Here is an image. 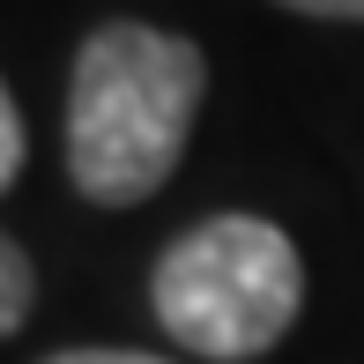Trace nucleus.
Segmentation results:
<instances>
[{"label": "nucleus", "instance_id": "nucleus-1", "mask_svg": "<svg viewBox=\"0 0 364 364\" xmlns=\"http://www.w3.org/2000/svg\"><path fill=\"white\" fill-rule=\"evenodd\" d=\"M208 53L156 23H97L68 68V178L90 208H141L186 164Z\"/></svg>", "mask_w": 364, "mask_h": 364}, {"label": "nucleus", "instance_id": "nucleus-2", "mask_svg": "<svg viewBox=\"0 0 364 364\" xmlns=\"http://www.w3.org/2000/svg\"><path fill=\"white\" fill-rule=\"evenodd\" d=\"M305 305V260L290 230L268 216H208L178 230L149 268V312L186 357L208 364H245L268 357L297 327Z\"/></svg>", "mask_w": 364, "mask_h": 364}, {"label": "nucleus", "instance_id": "nucleus-3", "mask_svg": "<svg viewBox=\"0 0 364 364\" xmlns=\"http://www.w3.org/2000/svg\"><path fill=\"white\" fill-rule=\"evenodd\" d=\"M30 297H38V275H30V245L0 238V335H23Z\"/></svg>", "mask_w": 364, "mask_h": 364}, {"label": "nucleus", "instance_id": "nucleus-4", "mask_svg": "<svg viewBox=\"0 0 364 364\" xmlns=\"http://www.w3.org/2000/svg\"><path fill=\"white\" fill-rule=\"evenodd\" d=\"M30 164V127H23V105L0 90V186H15Z\"/></svg>", "mask_w": 364, "mask_h": 364}, {"label": "nucleus", "instance_id": "nucleus-5", "mask_svg": "<svg viewBox=\"0 0 364 364\" xmlns=\"http://www.w3.org/2000/svg\"><path fill=\"white\" fill-rule=\"evenodd\" d=\"M38 364H171V357H149V350H53Z\"/></svg>", "mask_w": 364, "mask_h": 364}, {"label": "nucleus", "instance_id": "nucleus-6", "mask_svg": "<svg viewBox=\"0 0 364 364\" xmlns=\"http://www.w3.org/2000/svg\"><path fill=\"white\" fill-rule=\"evenodd\" d=\"M290 15H312V23H364V0H275Z\"/></svg>", "mask_w": 364, "mask_h": 364}]
</instances>
